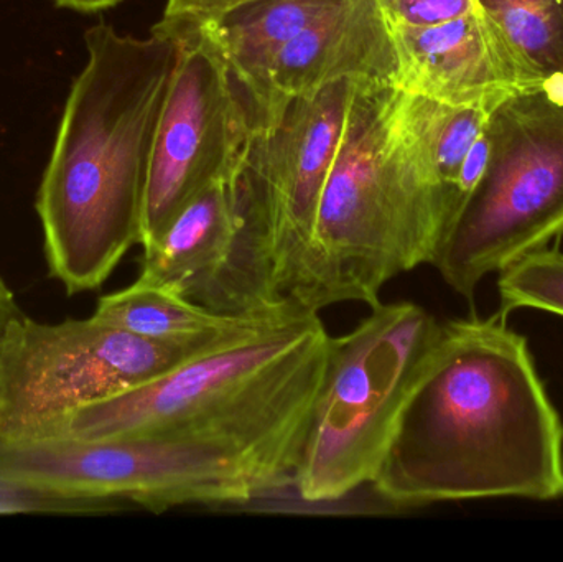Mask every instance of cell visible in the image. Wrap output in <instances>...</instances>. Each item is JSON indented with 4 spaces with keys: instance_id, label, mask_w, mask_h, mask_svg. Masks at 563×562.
<instances>
[{
    "instance_id": "obj_10",
    "label": "cell",
    "mask_w": 563,
    "mask_h": 562,
    "mask_svg": "<svg viewBox=\"0 0 563 562\" xmlns=\"http://www.w3.org/2000/svg\"><path fill=\"white\" fill-rule=\"evenodd\" d=\"M177 59L155 132L141 246L154 244L195 197L234 180L253 137V109L201 30L172 36Z\"/></svg>"
},
{
    "instance_id": "obj_1",
    "label": "cell",
    "mask_w": 563,
    "mask_h": 562,
    "mask_svg": "<svg viewBox=\"0 0 563 562\" xmlns=\"http://www.w3.org/2000/svg\"><path fill=\"white\" fill-rule=\"evenodd\" d=\"M393 508L563 498V422L528 340L489 320L440 327L371 482Z\"/></svg>"
},
{
    "instance_id": "obj_8",
    "label": "cell",
    "mask_w": 563,
    "mask_h": 562,
    "mask_svg": "<svg viewBox=\"0 0 563 562\" xmlns=\"http://www.w3.org/2000/svg\"><path fill=\"white\" fill-rule=\"evenodd\" d=\"M0 481L92 498L112 514L244 505L277 492L266 472L230 442L151 436L0 445Z\"/></svg>"
},
{
    "instance_id": "obj_6",
    "label": "cell",
    "mask_w": 563,
    "mask_h": 562,
    "mask_svg": "<svg viewBox=\"0 0 563 562\" xmlns=\"http://www.w3.org/2000/svg\"><path fill=\"white\" fill-rule=\"evenodd\" d=\"M371 310L351 332L330 337L294 478L308 504L343 500L374 481L442 327L419 304Z\"/></svg>"
},
{
    "instance_id": "obj_17",
    "label": "cell",
    "mask_w": 563,
    "mask_h": 562,
    "mask_svg": "<svg viewBox=\"0 0 563 562\" xmlns=\"http://www.w3.org/2000/svg\"><path fill=\"white\" fill-rule=\"evenodd\" d=\"M498 290L501 320L522 307L563 317V253L544 247L526 254L501 271Z\"/></svg>"
},
{
    "instance_id": "obj_16",
    "label": "cell",
    "mask_w": 563,
    "mask_h": 562,
    "mask_svg": "<svg viewBox=\"0 0 563 562\" xmlns=\"http://www.w3.org/2000/svg\"><path fill=\"white\" fill-rule=\"evenodd\" d=\"M545 79L563 76V0H478Z\"/></svg>"
},
{
    "instance_id": "obj_2",
    "label": "cell",
    "mask_w": 563,
    "mask_h": 562,
    "mask_svg": "<svg viewBox=\"0 0 563 562\" xmlns=\"http://www.w3.org/2000/svg\"><path fill=\"white\" fill-rule=\"evenodd\" d=\"M88 62L73 81L36 195L49 274L69 296L95 290L141 244L145 190L177 42L85 33Z\"/></svg>"
},
{
    "instance_id": "obj_5",
    "label": "cell",
    "mask_w": 563,
    "mask_h": 562,
    "mask_svg": "<svg viewBox=\"0 0 563 562\" xmlns=\"http://www.w3.org/2000/svg\"><path fill=\"white\" fill-rule=\"evenodd\" d=\"M353 86L338 81L290 99L273 121L254 128L233 180V247L200 306L228 316H307L308 256Z\"/></svg>"
},
{
    "instance_id": "obj_3",
    "label": "cell",
    "mask_w": 563,
    "mask_h": 562,
    "mask_svg": "<svg viewBox=\"0 0 563 562\" xmlns=\"http://www.w3.org/2000/svg\"><path fill=\"white\" fill-rule=\"evenodd\" d=\"M330 335L318 313L267 320L154 382L73 412L52 439H211L294 487Z\"/></svg>"
},
{
    "instance_id": "obj_14",
    "label": "cell",
    "mask_w": 563,
    "mask_h": 562,
    "mask_svg": "<svg viewBox=\"0 0 563 562\" xmlns=\"http://www.w3.org/2000/svg\"><path fill=\"white\" fill-rule=\"evenodd\" d=\"M95 319L155 342L208 352L247 335L274 317L228 316L207 309L174 290L135 280L101 297Z\"/></svg>"
},
{
    "instance_id": "obj_15",
    "label": "cell",
    "mask_w": 563,
    "mask_h": 562,
    "mask_svg": "<svg viewBox=\"0 0 563 562\" xmlns=\"http://www.w3.org/2000/svg\"><path fill=\"white\" fill-rule=\"evenodd\" d=\"M343 0H253L200 29L256 112L267 69L285 43Z\"/></svg>"
},
{
    "instance_id": "obj_12",
    "label": "cell",
    "mask_w": 563,
    "mask_h": 562,
    "mask_svg": "<svg viewBox=\"0 0 563 562\" xmlns=\"http://www.w3.org/2000/svg\"><path fill=\"white\" fill-rule=\"evenodd\" d=\"M338 81L399 82L393 29L377 0H343L282 46L267 69L256 128L290 99Z\"/></svg>"
},
{
    "instance_id": "obj_20",
    "label": "cell",
    "mask_w": 563,
    "mask_h": 562,
    "mask_svg": "<svg viewBox=\"0 0 563 562\" xmlns=\"http://www.w3.org/2000/svg\"><path fill=\"white\" fill-rule=\"evenodd\" d=\"M393 26H420L470 12L478 0H377Z\"/></svg>"
},
{
    "instance_id": "obj_7",
    "label": "cell",
    "mask_w": 563,
    "mask_h": 562,
    "mask_svg": "<svg viewBox=\"0 0 563 562\" xmlns=\"http://www.w3.org/2000/svg\"><path fill=\"white\" fill-rule=\"evenodd\" d=\"M485 131L488 164L432 261L470 302L486 276L563 234V76L505 99Z\"/></svg>"
},
{
    "instance_id": "obj_4",
    "label": "cell",
    "mask_w": 563,
    "mask_h": 562,
    "mask_svg": "<svg viewBox=\"0 0 563 562\" xmlns=\"http://www.w3.org/2000/svg\"><path fill=\"white\" fill-rule=\"evenodd\" d=\"M389 82H354L314 224L301 310L379 306L389 280L432 264L465 203L400 134Z\"/></svg>"
},
{
    "instance_id": "obj_13",
    "label": "cell",
    "mask_w": 563,
    "mask_h": 562,
    "mask_svg": "<svg viewBox=\"0 0 563 562\" xmlns=\"http://www.w3.org/2000/svg\"><path fill=\"white\" fill-rule=\"evenodd\" d=\"M236 230L233 180L217 181L195 197L154 244L144 247L139 280L200 304L227 264Z\"/></svg>"
},
{
    "instance_id": "obj_9",
    "label": "cell",
    "mask_w": 563,
    "mask_h": 562,
    "mask_svg": "<svg viewBox=\"0 0 563 562\" xmlns=\"http://www.w3.org/2000/svg\"><path fill=\"white\" fill-rule=\"evenodd\" d=\"M201 353L95 317L43 323L19 309L0 339V445L52 439L73 412L154 382Z\"/></svg>"
},
{
    "instance_id": "obj_22",
    "label": "cell",
    "mask_w": 563,
    "mask_h": 562,
    "mask_svg": "<svg viewBox=\"0 0 563 562\" xmlns=\"http://www.w3.org/2000/svg\"><path fill=\"white\" fill-rule=\"evenodd\" d=\"M122 0H55L56 5L63 9L76 10V12L91 13L111 9Z\"/></svg>"
},
{
    "instance_id": "obj_18",
    "label": "cell",
    "mask_w": 563,
    "mask_h": 562,
    "mask_svg": "<svg viewBox=\"0 0 563 562\" xmlns=\"http://www.w3.org/2000/svg\"><path fill=\"white\" fill-rule=\"evenodd\" d=\"M108 505L92 498L42 491L0 481V515H106Z\"/></svg>"
},
{
    "instance_id": "obj_19",
    "label": "cell",
    "mask_w": 563,
    "mask_h": 562,
    "mask_svg": "<svg viewBox=\"0 0 563 562\" xmlns=\"http://www.w3.org/2000/svg\"><path fill=\"white\" fill-rule=\"evenodd\" d=\"M253 0H167L164 16L154 30L168 36L198 32L213 20Z\"/></svg>"
},
{
    "instance_id": "obj_11",
    "label": "cell",
    "mask_w": 563,
    "mask_h": 562,
    "mask_svg": "<svg viewBox=\"0 0 563 562\" xmlns=\"http://www.w3.org/2000/svg\"><path fill=\"white\" fill-rule=\"evenodd\" d=\"M393 35L399 62L397 85L413 95L495 109L545 81L479 2L443 22L394 26Z\"/></svg>"
},
{
    "instance_id": "obj_21",
    "label": "cell",
    "mask_w": 563,
    "mask_h": 562,
    "mask_svg": "<svg viewBox=\"0 0 563 562\" xmlns=\"http://www.w3.org/2000/svg\"><path fill=\"white\" fill-rule=\"evenodd\" d=\"M19 304H16L15 296L12 290L9 289L2 277H0V339H2L3 330H5L7 323L10 322L16 310H19Z\"/></svg>"
}]
</instances>
